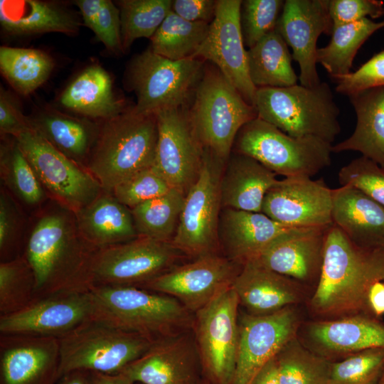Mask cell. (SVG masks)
Masks as SVG:
<instances>
[{
	"instance_id": "cell-1",
	"label": "cell",
	"mask_w": 384,
	"mask_h": 384,
	"mask_svg": "<svg viewBox=\"0 0 384 384\" xmlns=\"http://www.w3.org/2000/svg\"><path fill=\"white\" fill-rule=\"evenodd\" d=\"M96 250L80 233L75 213L49 199L36 210L22 253L34 275L35 300L89 290V270Z\"/></svg>"
},
{
	"instance_id": "cell-2",
	"label": "cell",
	"mask_w": 384,
	"mask_h": 384,
	"mask_svg": "<svg viewBox=\"0 0 384 384\" xmlns=\"http://www.w3.org/2000/svg\"><path fill=\"white\" fill-rule=\"evenodd\" d=\"M383 280L384 249L360 247L331 224L311 308L327 316L359 312L373 315L368 304V292L374 283Z\"/></svg>"
},
{
	"instance_id": "cell-3",
	"label": "cell",
	"mask_w": 384,
	"mask_h": 384,
	"mask_svg": "<svg viewBox=\"0 0 384 384\" xmlns=\"http://www.w3.org/2000/svg\"><path fill=\"white\" fill-rule=\"evenodd\" d=\"M86 167L107 191L155 164L158 127L155 114L133 108L103 120Z\"/></svg>"
},
{
	"instance_id": "cell-4",
	"label": "cell",
	"mask_w": 384,
	"mask_h": 384,
	"mask_svg": "<svg viewBox=\"0 0 384 384\" xmlns=\"http://www.w3.org/2000/svg\"><path fill=\"white\" fill-rule=\"evenodd\" d=\"M95 315L154 342L192 329L193 314L176 299L133 286H95Z\"/></svg>"
},
{
	"instance_id": "cell-5",
	"label": "cell",
	"mask_w": 384,
	"mask_h": 384,
	"mask_svg": "<svg viewBox=\"0 0 384 384\" xmlns=\"http://www.w3.org/2000/svg\"><path fill=\"white\" fill-rule=\"evenodd\" d=\"M257 117L293 137H312L332 144L341 132L340 110L325 82L308 87H261L255 93Z\"/></svg>"
},
{
	"instance_id": "cell-6",
	"label": "cell",
	"mask_w": 384,
	"mask_h": 384,
	"mask_svg": "<svg viewBox=\"0 0 384 384\" xmlns=\"http://www.w3.org/2000/svg\"><path fill=\"white\" fill-rule=\"evenodd\" d=\"M188 114L203 147L225 164L240 129L257 117L254 106L216 68H206Z\"/></svg>"
},
{
	"instance_id": "cell-7",
	"label": "cell",
	"mask_w": 384,
	"mask_h": 384,
	"mask_svg": "<svg viewBox=\"0 0 384 384\" xmlns=\"http://www.w3.org/2000/svg\"><path fill=\"white\" fill-rule=\"evenodd\" d=\"M331 146L316 137H291L257 117L238 132L233 152L250 156L284 178H312L331 164Z\"/></svg>"
},
{
	"instance_id": "cell-8",
	"label": "cell",
	"mask_w": 384,
	"mask_h": 384,
	"mask_svg": "<svg viewBox=\"0 0 384 384\" xmlns=\"http://www.w3.org/2000/svg\"><path fill=\"white\" fill-rule=\"evenodd\" d=\"M58 341L60 378L81 370L118 373L153 343L97 319L85 322Z\"/></svg>"
},
{
	"instance_id": "cell-9",
	"label": "cell",
	"mask_w": 384,
	"mask_h": 384,
	"mask_svg": "<svg viewBox=\"0 0 384 384\" xmlns=\"http://www.w3.org/2000/svg\"><path fill=\"white\" fill-rule=\"evenodd\" d=\"M203 70L202 59L172 60L148 48L131 60L127 71V84L137 96L133 110L149 114L186 106Z\"/></svg>"
},
{
	"instance_id": "cell-10",
	"label": "cell",
	"mask_w": 384,
	"mask_h": 384,
	"mask_svg": "<svg viewBox=\"0 0 384 384\" xmlns=\"http://www.w3.org/2000/svg\"><path fill=\"white\" fill-rule=\"evenodd\" d=\"M183 255L171 242L138 236L98 248L89 270L90 288L95 286L140 287L175 267Z\"/></svg>"
},
{
	"instance_id": "cell-11",
	"label": "cell",
	"mask_w": 384,
	"mask_h": 384,
	"mask_svg": "<svg viewBox=\"0 0 384 384\" xmlns=\"http://www.w3.org/2000/svg\"><path fill=\"white\" fill-rule=\"evenodd\" d=\"M15 139L50 200L76 214L104 190L85 166L60 152L33 128Z\"/></svg>"
},
{
	"instance_id": "cell-12",
	"label": "cell",
	"mask_w": 384,
	"mask_h": 384,
	"mask_svg": "<svg viewBox=\"0 0 384 384\" xmlns=\"http://www.w3.org/2000/svg\"><path fill=\"white\" fill-rule=\"evenodd\" d=\"M238 296L232 287L193 314L192 331L203 378L210 384H230L238 346Z\"/></svg>"
},
{
	"instance_id": "cell-13",
	"label": "cell",
	"mask_w": 384,
	"mask_h": 384,
	"mask_svg": "<svg viewBox=\"0 0 384 384\" xmlns=\"http://www.w3.org/2000/svg\"><path fill=\"white\" fill-rule=\"evenodd\" d=\"M225 164L204 149L197 181L186 194L178 228L171 241L191 257L218 253V228L222 209L220 181Z\"/></svg>"
},
{
	"instance_id": "cell-14",
	"label": "cell",
	"mask_w": 384,
	"mask_h": 384,
	"mask_svg": "<svg viewBox=\"0 0 384 384\" xmlns=\"http://www.w3.org/2000/svg\"><path fill=\"white\" fill-rule=\"evenodd\" d=\"M155 115L158 141L154 166L172 188L186 195L199 176L204 148L186 106L164 109Z\"/></svg>"
},
{
	"instance_id": "cell-15",
	"label": "cell",
	"mask_w": 384,
	"mask_h": 384,
	"mask_svg": "<svg viewBox=\"0 0 384 384\" xmlns=\"http://www.w3.org/2000/svg\"><path fill=\"white\" fill-rule=\"evenodd\" d=\"M242 266L212 253L175 266L140 288L171 296L194 314L230 288Z\"/></svg>"
},
{
	"instance_id": "cell-16",
	"label": "cell",
	"mask_w": 384,
	"mask_h": 384,
	"mask_svg": "<svg viewBox=\"0 0 384 384\" xmlns=\"http://www.w3.org/2000/svg\"><path fill=\"white\" fill-rule=\"evenodd\" d=\"M95 315L90 289L59 292L37 299L21 311L1 316L0 333L60 338Z\"/></svg>"
},
{
	"instance_id": "cell-17",
	"label": "cell",
	"mask_w": 384,
	"mask_h": 384,
	"mask_svg": "<svg viewBox=\"0 0 384 384\" xmlns=\"http://www.w3.org/2000/svg\"><path fill=\"white\" fill-rule=\"evenodd\" d=\"M241 3V0H218L208 36L193 58L213 63L244 100L254 106L257 88L248 73L247 50L240 23Z\"/></svg>"
},
{
	"instance_id": "cell-18",
	"label": "cell",
	"mask_w": 384,
	"mask_h": 384,
	"mask_svg": "<svg viewBox=\"0 0 384 384\" xmlns=\"http://www.w3.org/2000/svg\"><path fill=\"white\" fill-rule=\"evenodd\" d=\"M299 319L294 309L273 314H245L238 319L235 370L230 384H250L257 373L295 338Z\"/></svg>"
},
{
	"instance_id": "cell-19",
	"label": "cell",
	"mask_w": 384,
	"mask_h": 384,
	"mask_svg": "<svg viewBox=\"0 0 384 384\" xmlns=\"http://www.w3.org/2000/svg\"><path fill=\"white\" fill-rule=\"evenodd\" d=\"M119 373L134 383L199 384L203 374L192 329L154 341Z\"/></svg>"
},
{
	"instance_id": "cell-20",
	"label": "cell",
	"mask_w": 384,
	"mask_h": 384,
	"mask_svg": "<svg viewBox=\"0 0 384 384\" xmlns=\"http://www.w3.org/2000/svg\"><path fill=\"white\" fill-rule=\"evenodd\" d=\"M329 0H286L276 29L292 50L302 85L312 87L321 82L316 69V43L322 34L331 35L334 24Z\"/></svg>"
},
{
	"instance_id": "cell-21",
	"label": "cell",
	"mask_w": 384,
	"mask_h": 384,
	"mask_svg": "<svg viewBox=\"0 0 384 384\" xmlns=\"http://www.w3.org/2000/svg\"><path fill=\"white\" fill-rule=\"evenodd\" d=\"M333 191L322 179L284 178L267 193L262 213L287 227L328 226Z\"/></svg>"
},
{
	"instance_id": "cell-22",
	"label": "cell",
	"mask_w": 384,
	"mask_h": 384,
	"mask_svg": "<svg viewBox=\"0 0 384 384\" xmlns=\"http://www.w3.org/2000/svg\"><path fill=\"white\" fill-rule=\"evenodd\" d=\"M1 384H55L60 375L58 338L0 336Z\"/></svg>"
},
{
	"instance_id": "cell-23",
	"label": "cell",
	"mask_w": 384,
	"mask_h": 384,
	"mask_svg": "<svg viewBox=\"0 0 384 384\" xmlns=\"http://www.w3.org/2000/svg\"><path fill=\"white\" fill-rule=\"evenodd\" d=\"M330 225L294 228L277 238L254 260L300 283H317Z\"/></svg>"
},
{
	"instance_id": "cell-24",
	"label": "cell",
	"mask_w": 384,
	"mask_h": 384,
	"mask_svg": "<svg viewBox=\"0 0 384 384\" xmlns=\"http://www.w3.org/2000/svg\"><path fill=\"white\" fill-rule=\"evenodd\" d=\"M292 228L262 212L222 208L218 228L219 246L226 257L242 266L257 258L272 242Z\"/></svg>"
},
{
	"instance_id": "cell-25",
	"label": "cell",
	"mask_w": 384,
	"mask_h": 384,
	"mask_svg": "<svg viewBox=\"0 0 384 384\" xmlns=\"http://www.w3.org/2000/svg\"><path fill=\"white\" fill-rule=\"evenodd\" d=\"M232 288L240 306L247 314H273L299 302L301 283L274 272L256 260L247 262L235 277Z\"/></svg>"
},
{
	"instance_id": "cell-26",
	"label": "cell",
	"mask_w": 384,
	"mask_h": 384,
	"mask_svg": "<svg viewBox=\"0 0 384 384\" xmlns=\"http://www.w3.org/2000/svg\"><path fill=\"white\" fill-rule=\"evenodd\" d=\"M332 224L356 245L384 249V207L350 186L333 191Z\"/></svg>"
},
{
	"instance_id": "cell-27",
	"label": "cell",
	"mask_w": 384,
	"mask_h": 384,
	"mask_svg": "<svg viewBox=\"0 0 384 384\" xmlns=\"http://www.w3.org/2000/svg\"><path fill=\"white\" fill-rule=\"evenodd\" d=\"M279 181L274 173L257 160L233 152L220 176L222 208L262 212L267 193Z\"/></svg>"
},
{
	"instance_id": "cell-28",
	"label": "cell",
	"mask_w": 384,
	"mask_h": 384,
	"mask_svg": "<svg viewBox=\"0 0 384 384\" xmlns=\"http://www.w3.org/2000/svg\"><path fill=\"white\" fill-rule=\"evenodd\" d=\"M367 314L312 322L308 334L314 343L329 353H356L384 347V324Z\"/></svg>"
},
{
	"instance_id": "cell-29",
	"label": "cell",
	"mask_w": 384,
	"mask_h": 384,
	"mask_svg": "<svg viewBox=\"0 0 384 384\" xmlns=\"http://www.w3.org/2000/svg\"><path fill=\"white\" fill-rule=\"evenodd\" d=\"M75 215L82 236L97 249L138 237L131 210L118 201L110 191L103 190Z\"/></svg>"
},
{
	"instance_id": "cell-30",
	"label": "cell",
	"mask_w": 384,
	"mask_h": 384,
	"mask_svg": "<svg viewBox=\"0 0 384 384\" xmlns=\"http://www.w3.org/2000/svg\"><path fill=\"white\" fill-rule=\"evenodd\" d=\"M356 115L352 134L332 145V153L358 151L384 168V87L348 97Z\"/></svg>"
},
{
	"instance_id": "cell-31",
	"label": "cell",
	"mask_w": 384,
	"mask_h": 384,
	"mask_svg": "<svg viewBox=\"0 0 384 384\" xmlns=\"http://www.w3.org/2000/svg\"><path fill=\"white\" fill-rule=\"evenodd\" d=\"M0 23L11 35L48 32L73 35L79 28L70 11L57 4L38 0H1Z\"/></svg>"
},
{
	"instance_id": "cell-32",
	"label": "cell",
	"mask_w": 384,
	"mask_h": 384,
	"mask_svg": "<svg viewBox=\"0 0 384 384\" xmlns=\"http://www.w3.org/2000/svg\"><path fill=\"white\" fill-rule=\"evenodd\" d=\"M59 101L63 107L83 117L102 121L126 110L113 92L110 75L97 65L85 69L62 92Z\"/></svg>"
},
{
	"instance_id": "cell-33",
	"label": "cell",
	"mask_w": 384,
	"mask_h": 384,
	"mask_svg": "<svg viewBox=\"0 0 384 384\" xmlns=\"http://www.w3.org/2000/svg\"><path fill=\"white\" fill-rule=\"evenodd\" d=\"M30 119L33 128L51 145L86 167L98 133L96 124L53 110L41 111Z\"/></svg>"
},
{
	"instance_id": "cell-34",
	"label": "cell",
	"mask_w": 384,
	"mask_h": 384,
	"mask_svg": "<svg viewBox=\"0 0 384 384\" xmlns=\"http://www.w3.org/2000/svg\"><path fill=\"white\" fill-rule=\"evenodd\" d=\"M292 55L281 34L275 28L247 50V66L254 86L285 87L297 84Z\"/></svg>"
},
{
	"instance_id": "cell-35",
	"label": "cell",
	"mask_w": 384,
	"mask_h": 384,
	"mask_svg": "<svg viewBox=\"0 0 384 384\" xmlns=\"http://www.w3.org/2000/svg\"><path fill=\"white\" fill-rule=\"evenodd\" d=\"M383 28L384 20L375 22L368 18L334 26L329 44L317 50V63L324 68L334 80L348 75L360 48Z\"/></svg>"
},
{
	"instance_id": "cell-36",
	"label": "cell",
	"mask_w": 384,
	"mask_h": 384,
	"mask_svg": "<svg viewBox=\"0 0 384 384\" xmlns=\"http://www.w3.org/2000/svg\"><path fill=\"white\" fill-rule=\"evenodd\" d=\"M1 178L21 204L38 210L49 198L15 138L5 140L0 149Z\"/></svg>"
},
{
	"instance_id": "cell-37",
	"label": "cell",
	"mask_w": 384,
	"mask_h": 384,
	"mask_svg": "<svg viewBox=\"0 0 384 384\" xmlns=\"http://www.w3.org/2000/svg\"><path fill=\"white\" fill-rule=\"evenodd\" d=\"M54 67L52 58L41 50L1 46L0 69L9 84L28 95L42 85Z\"/></svg>"
},
{
	"instance_id": "cell-38",
	"label": "cell",
	"mask_w": 384,
	"mask_h": 384,
	"mask_svg": "<svg viewBox=\"0 0 384 384\" xmlns=\"http://www.w3.org/2000/svg\"><path fill=\"white\" fill-rule=\"evenodd\" d=\"M210 24L188 21L171 11L150 38L149 49L172 60L193 58L208 36Z\"/></svg>"
},
{
	"instance_id": "cell-39",
	"label": "cell",
	"mask_w": 384,
	"mask_h": 384,
	"mask_svg": "<svg viewBox=\"0 0 384 384\" xmlns=\"http://www.w3.org/2000/svg\"><path fill=\"white\" fill-rule=\"evenodd\" d=\"M186 195L172 188L167 193L131 209L138 236L171 242Z\"/></svg>"
},
{
	"instance_id": "cell-40",
	"label": "cell",
	"mask_w": 384,
	"mask_h": 384,
	"mask_svg": "<svg viewBox=\"0 0 384 384\" xmlns=\"http://www.w3.org/2000/svg\"><path fill=\"white\" fill-rule=\"evenodd\" d=\"M280 384H329L331 363L302 346L295 338L277 354Z\"/></svg>"
},
{
	"instance_id": "cell-41",
	"label": "cell",
	"mask_w": 384,
	"mask_h": 384,
	"mask_svg": "<svg viewBox=\"0 0 384 384\" xmlns=\"http://www.w3.org/2000/svg\"><path fill=\"white\" fill-rule=\"evenodd\" d=\"M120 12L122 50H128L134 41L149 38L171 11V0H121Z\"/></svg>"
},
{
	"instance_id": "cell-42",
	"label": "cell",
	"mask_w": 384,
	"mask_h": 384,
	"mask_svg": "<svg viewBox=\"0 0 384 384\" xmlns=\"http://www.w3.org/2000/svg\"><path fill=\"white\" fill-rule=\"evenodd\" d=\"M35 300V278L23 254L0 263V316L22 310Z\"/></svg>"
},
{
	"instance_id": "cell-43",
	"label": "cell",
	"mask_w": 384,
	"mask_h": 384,
	"mask_svg": "<svg viewBox=\"0 0 384 384\" xmlns=\"http://www.w3.org/2000/svg\"><path fill=\"white\" fill-rule=\"evenodd\" d=\"M384 367V347L366 349L331 363L329 384H374Z\"/></svg>"
},
{
	"instance_id": "cell-44",
	"label": "cell",
	"mask_w": 384,
	"mask_h": 384,
	"mask_svg": "<svg viewBox=\"0 0 384 384\" xmlns=\"http://www.w3.org/2000/svg\"><path fill=\"white\" fill-rule=\"evenodd\" d=\"M282 0H245L240 23L245 46L250 48L277 27L283 9Z\"/></svg>"
},
{
	"instance_id": "cell-45",
	"label": "cell",
	"mask_w": 384,
	"mask_h": 384,
	"mask_svg": "<svg viewBox=\"0 0 384 384\" xmlns=\"http://www.w3.org/2000/svg\"><path fill=\"white\" fill-rule=\"evenodd\" d=\"M172 188L154 166L142 170L116 186L112 193L122 204L132 209L167 193Z\"/></svg>"
},
{
	"instance_id": "cell-46",
	"label": "cell",
	"mask_w": 384,
	"mask_h": 384,
	"mask_svg": "<svg viewBox=\"0 0 384 384\" xmlns=\"http://www.w3.org/2000/svg\"><path fill=\"white\" fill-rule=\"evenodd\" d=\"M26 218L21 204L4 187L0 192V256L1 262L11 260L21 255V245Z\"/></svg>"
},
{
	"instance_id": "cell-47",
	"label": "cell",
	"mask_w": 384,
	"mask_h": 384,
	"mask_svg": "<svg viewBox=\"0 0 384 384\" xmlns=\"http://www.w3.org/2000/svg\"><path fill=\"white\" fill-rule=\"evenodd\" d=\"M341 186L356 188L384 207V168L365 157L356 158L338 171Z\"/></svg>"
},
{
	"instance_id": "cell-48",
	"label": "cell",
	"mask_w": 384,
	"mask_h": 384,
	"mask_svg": "<svg viewBox=\"0 0 384 384\" xmlns=\"http://www.w3.org/2000/svg\"><path fill=\"white\" fill-rule=\"evenodd\" d=\"M336 91L348 97L376 87H384V50L375 54L354 72L338 79Z\"/></svg>"
},
{
	"instance_id": "cell-49",
	"label": "cell",
	"mask_w": 384,
	"mask_h": 384,
	"mask_svg": "<svg viewBox=\"0 0 384 384\" xmlns=\"http://www.w3.org/2000/svg\"><path fill=\"white\" fill-rule=\"evenodd\" d=\"M329 9L334 26L351 23L368 16L384 15V2L378 0H329Z\"/></svg>"
},
{
	"instance_id": "cell-50",
	"label": "cell",
	"mask_w": 384,
	"mask_h": 384,
	"mask_svg": "<svg viewBox=\"0 0 384 384\" xmlns=\"http://www.w3.org/2000/svg\"><path fill=\"white\" fill-rule=\"evenodd\" d=\"M91 30L108 50L117 54L123 51L120 12L112 1L102 0Z\"/></svg>"
},
{
	"instance_id": "cell-51",
	"label": "cell",
	"mask_w": 384,
	"mask_h": 384,
	"mask_svg": "<svg viewBox=\"0 0 384 384\" xmlns=\"http://www.w3.org/2000/svg\"><path fill=\"white\" fill-rule=\"evenodd\" d=\"M33 128L31 119L20 110L13 96L0 90V131L1 135L16 137Z\"/></svg>"
},
{
	"instance_id": "cell-52",
	"label": "cell",
	"mask_w": 384,
	"mask_h": 384,
	"mask_svg": "<svg viewBox=\"0 0 384 384\" xmlns=\"http://www.w3.org/2000/svg\"><path fill=\"white\" fill-rule=\"evenodd\" d=\"M218 0H174L171 11L191 22L210 23L215 15Z\"/></svg>"
},
{
	"instance_id": "cell-53",
	"label": "cell",
	"mask_w": 384,
	"mask_h": 384,
	"mask_svg": "<svg viewBox=\"0 0 384 384\" xmlns=\"http://www.w3.org/2000/svg\"><path fill=\"white\" fill-rule=\"evenodd\" d=\"M368 304L375 316L384 314V280L374 283L368 294Z\"/></svg>"
},
{
	"instance_id": "cell-54",
	"label": "cell",
	"mask_w": 384,
	"mask_h": 384,
	"mask_svg": "<svg viewBox=\"0 0 384 384\" xmlns=\"http://www.w3.org/2000/svg\"><path fill=\"white\" fill-rule=\"evenodd\" d=\"M250 384H280L276 357L261 368Z\"/></svg>"
},
{
	"instance_id": "cell-55",
	"label": "cell",
	"mask_w": 384,
	"mask_h": 384,
	"mask_svg": "<svg viewBox=\"0 0 384 384\" xmlns=\"http://www.w3.org/2000/svg\"><path fill=\"white\" fill-rule=\"evenodd\" d=\"M102 0H78L75 1L80 9L85 25L92 28L101 6Z\"/></svg>"
},
{
	"instance_id": "cell-56",
	"label": "cell",
	"mask_w": 384,
	"mask_h": 384,
	"mask_svg": "<svg viewBox=\"0 0 384 384\" xmlns=\"http://www.w3.org/2000/svg\"><path fill=\"white\" fill-rule=\"evenodd\" d=\"M92 384H135L121 373L106 374L92 372Z\"/></svg>"
},
{
	"instance_id": "cell-57",
	"label": "cell",
	"mask_w": 384,
	"mask_h": 384,
	"mask_svg": "<svg viewBox=\"0 0 384 384\" xmlns=\"http://www.w3.org/2000/svg\"><path fill=\"white\" fill-rule=\"evenodd\" d=\"M58 384H92V372L75 370L63 375Z\"/></svg>"
},
{
	"instance_id": "cell-58",
	"label": "cell",
	"mask_w": 384,
	"mask_h": 384,
	"mask_svg": "<svg viewBox=\"0 0 384 384\" xmlns=\"http://www.w3.org/2000/svg\"><path fill=\"white\" fill-rule=\"evenodd\" d=\"M374 384H384V367Z\"/></svg>"
},
{
	"instance_id": "cell-59",
	"label": "cell",
	"mask_w": 384,
	"mask_h": 384,
	"mask_svg": "<svg viewBox=\"0 0 384 384\" xmlns=\"http://www.w3.org/2000/svg\"><path fill=\"white\" fill-rule=\"evenodd\" d=\"M199 384H210V383L207 380L203 378Z\"/></svg>"
}]
</instances>
